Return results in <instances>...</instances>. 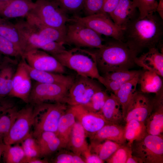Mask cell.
<instances>
[{"label":"cell","instance_id":"6da1fadb","mask_svg":"<svg viewBox=\"0 0 163 163\" xmlns=\"http://www.w3.org/2000/svg\"><path fill=\"white\" fill-rule=\"evenodd\" d=\"M124 41L139 53L155 47L163 36V21L155 13L141 18L139 16L123 30Z\"/></svg>","mask_w":163,"mask_h":163},{"label":"cell","instance_id":"7a4b0ae2","mask_svg":"<svg viewBox=\"0 0 163 163\" xmlns=\"http://www.w3.org/2000/svg\"><path fill=\"white\" fill-rule=\"evenodd\" d=\"M94 52L98 71L103 74L129 70L135 65V59L139 53L125 42L113 39Z\"/></svg>","mask_w":163,"mask_h":163},{"label":"cell","instance_id":"3957f363","mask_svg":"<svg viewBox=\"0 0 163 163\" xmlns=\"http://www.w3.org/2000/svg\"><path fill=\"white\" fill-rule=\"evenodd\" d=\"M26 19L27 21L19 30L25 51L42 50L45 46L54 41L66 44V31L46 26L30 14Z\"/></svg>","mask_w":163,"mask_h":163},{"label":"cell","instance_id":"277c9868","mask_svg":"<svg viewBox=\"0 0 163 163\" xmlns=\"http://www.w3.org/2000/svg\"><path fill=\"white\" fill-rule=\"evenodd\" d=\"M52 56L64 67L75 71L78 75L98 80L101 76L94 52L75 47Z\"/></svg>","mask_w":163,"mask_h":163},{"label":"cell","instance_id":"5b68a950","mask_svg":"<svg viewBox=\"0 0 163 163\" xmlns=\"http://www.w3.org/2000/svg\"><path fill=\"white\" fill-rule=\"evenodd\" d=\"M34 106L33 136L36 138L45 132L56 134L60 119L67 109L66 104L44 103Z\"/></svg>","mask_w":163,"mask_h":163},{"label":"cell","instance_id":"8992f818","mask_svg":"<svg viewBox=\"0 0 163 163\" xmlns=\"http://www.w3.org/2000/svg\"><path fill=\"white\" fill-rule=\"evenodd\" d=\"M36 6L29 14L44 25L66 31L72 18L53 0H36Z\"/></svg>","mask_w":163,"mask_h":163},{"label":"cell","instance_id":"52a82bcc","mask_svg":"<svg viewBox=\"0 0 163 163\" xmlns=\"http://www.w3.org/2000/svg\"><path fill=\"white\" fill-rule=\"evenodd\" d=\"M66 26V44L96 49L103 46L104 40L101 35L80 22L72 20Z\"/></svg>","mask_w":163,"mask_h":163},{"label":"cell","instance_id":"ba28073f","mask_svg":"<svg viewBox=\"0 0 163 163\" xmlns=\"http://www.w3.org/2000/svg\"><path fill=\"white\" fill-rule=\"evenodd\" d=\"M132 154L140 159L143 163H163L162 135L147 134L131 145Z\"/></svg>","mask_w":163,"mask_h":163},{"label":"cell","instance_id":"9c48e42d","mask_svg":"<svg viewBox=\"0 0 163 163\" xmlns=\"http://www.w3.org/2000/svg\"><path fill=\"white\" fill-rule=\"evenodd\" d=\"M72 20L84 24L101 35L124 41L123 30L117 26L108 14L100 12L84 17L74 16Z\"/></svg>","mask_w":163,"mask_h":163},{"label":"cell","instance_id":"30bf717a","mask_svg":"<svg viewBox=\"0 0 163 163\" xmlns=\"http://www.w3.org/2000/svg\"><path fill=\"white\" fill-rule=\"evenodd\" d=\"M70 88L61 84L36 82L32 87L29 103L33 106L48 101L66 104Z\"/></svg>","mask_w":163,"mask_h":163},{"label":"cell","instance_id":"8fae6325","mask_svg":"<svg viewBox=\"0 0 163 163\" xmlns=\"http://www.w3.org/2000/svg\"><path fill=\"white\" fill-rule=\"evenodd\" d=\"M34 106L31 104L18 110L17 117L3 140L6 145L21 143L31 133L34 122Z\"/></svg>","mask_w":163,"mask_h":163},{"label":"cell","instance_id":"7c38bea8","mask_svg":"<svg viewBox=\"0 0 163 163\" xmlns=\"http://www.w3.org/2000/svg\"><path fill=\"white\" fill-rule=\"evenodd\" d=\"M102 88L95 79L78 75L69 90L66 103L69 106L85 105L94 94Z\"/></svg>","mask_w":163,"mask_h":163},{"label":"cell","instance_id":"4fadbf2b","mask_svg":"<svg viewBox=\"0 0 163 163\" xmlns=\"http://www.w3.org/2000/svg\"><path fill=\"white\" fill-rule=\"evenodd\" d=\"M22 57L29 66L36 70L62 74L66 72L65 68L54 56L43 50H29Z\"/></svg>","mask_w":163,"mask_h":163},{"label":"cell","instance_id":"5bb4252c","mask_svg":"<svg viewBox=\"0 0 163 163\" xmlns=\"http://www.w3.org/2000/svg\"><path fill=\"white\" fill-rule=\"evenodd\" d=\"M70 108L76 120L90 137L105 125L111 123L106 120L100 113L89 111L82 105L70 106Z\"/></svg>","mask_w":163,"mask_h":163},{"label":"cell","instance_id":"9a60e30c","mask_svg":"<svg viewBox=\"0 0 163 163\" xmlns=\"http://www.w3.org/2000/svg\"><path fill=\"white\" fill-rule=\"evenodd\" d=\"M153 99L145 93L136 91L127 107L124 120H136L145 123L151 112Z\"/></svg>","mask_w":163,"mask_h":163},{"label":"cell","instance_id":"2e32d148","mask_svg":"<svg viewBox=\"0 0 163 163\" xmlns=\"http://www.w3.org/2000/svg\"><path fill=\"white\" fill-rule=\"evenodd\" d=\"M21 58L14 76L11 90L8 96L19 98L28 104L32 88V79Z\"/></svg>","mask_w":163,"mask_h":163},{"label":"cell","instance_id":"e0dca14e","mask_svg":"<svg viewBox=\"0 0 163 163\" xmlns=\"http://www.w3.org/2000/svg\"><path fill=\"white\" fill-rule=\"evenodd\" d=\"M148 134L161 135L163 132V91L155 94L152 108L145 122Z\"/></svg>","mask_w":163,"mask_h":163},{"label":"cell","instance_id":"ac0fdd59","mask_svg":"<svg viewBox=\"0 0 163 163\" xmlns=\"http://www.w3.org/2000/svg\"><path fill=\"white\" fill-rule=\"evenodd\" d=\"M141 71L129 70L109 72L103 74L99 82L115 94L123 84L139 76Z\"/></svg>","mask_w":163,"mask_h":163},{"label":"cell","instance_id":"d6986e66","mask_svg":"<svg viewBox=\"0 0 163 163\" xmlns=\"http://www.w3.org/2000/svg\"><path fill=\"white\" fill-rule=\"evenodd\" d=\"M24 64L32 79L42 83L59 84L71 87L75 77L71 75L36 70L29 66L22 57Z\"/></svg>","mask_w":163,"mask_h":163},{"label":"cell","instance_id":"ffe728a7","mask_svg":"<svg viewBox=\"0 0 163 163\" xmlns=\"http://www.w3.org/2000/svg\"><path fill=\"white\" fill-rule=\"evenodd\" d=\"M135 63L145 70L154 72L163 77V53L156 47L148 49L147 52L136 57Z\"/></svg>","mask_w":163,"mask_h":163},{"label":"cell","instance_id":"44dd1931","mask_svg":"<svg viewBox=\"0 0 163 163\" xmlns=\"http://www.w3.org/2000/svg\"><path fill=\"white\" fill-rule=\"evenodd\" d=\"M132 1L120 0L116 8L109 15L113 22L124 30L132 20L139 16Z\"/></svg>","mask_w":163,"mask_h":163},{"label":"cell","instance_id":"7402d4cb","mask_svg":"<svg viewBox=\"0 0 163 163\" xmlns=\"http://www.w3.org/2000/svg\"><path fill=\"white\" fill-rule=\"evenodd\" d=\"M18 64L16 60L7 56L0 62V97H6L10 93Z\"/></svg>","mask_w":163,"mask_h":163},{"label":"cell","instance_id":"603a6c76","mask_svg":"<svg viewBox=\"0 0 163 163\" xmlns=\"http://www.w3.org/2000/svg\"><path fill=\"white\" fill-rule=\"evenodd\" d=\"M91 138V142H95L108 140L123 145L127 142L125 136V127L113 123L105 125Z\"/></svg>","mask_w":163,"mask_h":163},{"label":"cell","instance_id":"cb8c5ba5","mask_svg":"<svg viewBox=\"0 0 163 163\" xmlns=\"http://www.w3.org/2000/svg\"><path fill=\"white\" fill-rule=\"evenodd\" d=\"M36 6L31 0H12L0 12V17L8 19L27 17Z\"/></svg>","mask_w":163,"mask_h":163},{"label":"cell","instance_id":"d4e9b609","mask_svg":"<svg viewBox=\"0 0 163 163\" xmlns=\"http://www.w3.org/2000/svg\"><path fill=\"white\" fill-rule=\"evenodd\" d=\"M36 139L40 148L41 157L50 156L66 147L61 139L53 132H43Z\"/></svg>","mask_w":163,"mask_h":163},{"label":"cell","instance_id":"484cf974","mask_svg":"<svg viewBox=\"0 0 163 163\" xmlns=\"http://www.w3.org/2000/svg\"><path fill=\"white\" fill-rule=\"evenodd\" d=\"M161 77L150 71H141L139 76L138 84L141 92L145 93L157 94L163 90V81Z\"/></svg>","mask_w":163,"mask_h":163},{"label":"cell","instance_id":"4316f807","mask_svg":"<svg viewBox=\"0 0 163 163\" xmlns=\"http://www.w3.org/2000/svg\"><path fill=\"white\" fill-rule=\"evenodd\" d=\"M86 135L83 127L79 122L76 121L66 147H69L74 153L81 156L84 152L89 148L86 139Z\"/></svg>","mask_w":163,"mask_h":163},{"label":"cell","instance_id":"83f0119b","mask_svg":"<svg viewBox=\"0 0 163 163\" xmlns=\"http://www.w3.org/2000/svg\"><path fill=\"white\" fill-rule=\"evenodd\" d=\"M109 122L119 124L124 120L121 106L115 95L111 92L100 112Z\"/></svg>","mask_w":163,"mask_h":163},{"label":"cell","instance_id":"f1b7e54d","mask_svg":"<svg viewBox=\"0 0 163 163\" xmlns=\"http://www.w3.org/2000/svg\"><path fill=\"white\" fill-rule=\"evenodd\" d=\"M139 76L123 84L114 94L121 106L124 120L128 105L136 91Z\"/></svg>","mask_w":163,"mask_h":163},{"label":"cell","instance_id":"f546056e","mask_svg":"<svg viewBox=\"0 0 163 163\" xmlns=\"http://www.w3.org/2000/svg\"><path fill=\"white\" fill-rule=\"evenodd\" d=\"M76 121L75 117L70 107L61 116L58 124L56 134L66 147L73 127Z\"/></svg>","mask_w":163,"mask_h":163},{"label":"cell","instance_id":"4dcf8cb0","mask_svg":"<svg viewBox=\"0 0 163 163\" xmlns=\"http://www.w3.org/2000/svg\"><path fill=\"white\" fill-rule=\"evenodd\" d=\"M147 134L144 122L132 120L126 123L125 136L129 146L131 147L134 142L142 139Z\"/></svg>","mask_w":163,"mask_h":163},{"label":"cell","instance_id":"1f68e13d","mask_svg":"<svg viewBox=\"0 0 163 163\" xmlns=\"http://www.w3.org/2000/svg\"><path fill=\"white\" fill-rule=\"evenodd\" d=\"M0 35L14 44L23 55V47L22 41L15 24L8 19L0 17Z\"/></svg>","mask_w":163,"mask_h":163},{"label":"cell","instance_id":"d6a6232c","mask_svg":"<svg viewBox=\"0 0 163 163\" xmlns=\"http://www.w3.org/2000/svg\"><path fill=\"white\" fill-rule=\"evenodd\" d=\"M122 145L110 140L99 142H91L89 145L92 152L97 155L104 161H106Z\"/></svg>","mask_w":163,"mask_h":163},{"label":"cell","instance_id":"836d02e7","mask_svg":"<svg viewBox=\"0 0 163 163\" xmlns=\"http://www.w3.org/2000/svg\"><path fill=\"white\" fill-rule=\"evenodd\" d=\"M2 155L5 163H25L26 157L21 145L5 144Z\"/></svg>","mask_w":163,"mask_h":163},{"label":"cell","instance_id":"e575fe53","mask_svg":"<svg viewBox=\"0 0 163 163\" xmlns=\"http://www.w3.org/2000/svg\"><path fill=\"white\" fill-rule=\"evenodd\" d=\"M19 110L16 106L0 116V142H3L17 115Z\"/></svg>","mask_w":163,"mask_h":163},{"label":"cell","instance_id":"d590c367","mask_svg":"<svg viewBox=\"0 0 163 163\" xmlns=\"http://www.w3.org/2000/svg\"><path fill=\"white\" fill-rule=\"evenodd\" d=\"M21 143L26 157L25 163L29 159L40 158V151L39 145L36 139L33 136L32 133Z\"/></svg>","mask_w":163,"mask_h":163},{"label":"cell","instance_id":"8d00e7d4","mask_svg":"<svg viewBox=\"0 0 163 163\" xmlns=\"http://www.w3.org/2000/svg\"><path fill=\"white\" fill-rule=\"evenodd\" d=\"M108 95L107 92L102 88L94 94L87 104L83 106L89 111L100 112Z\"/></svg>","mask_w":163,"mask_h":163},{"label":"cell","instance_id":"74e56055","mask_svg":"<svg viewBox=\"0 0 163 163\" xmlns=\"http://www.w3.org/2000/svg\"><path fill=\"white\" fill-rule=\"evenodd\" d=\"M134 6L138 9L141 18L156 12L158 2L157 0H133Z\"/></svg>","mask_w":163,"mask_h":163},{"label":"cell","instance_id":"f35d334b","mask_svg":"<svg viewBox=\"0 0 163 163\" xmlns=\"http://www.w3.org/2000/svg\"><path fill=\"white\" fill-rule=\"evenodd\" d=\"M68 14H77L83 9L85 0H53Z\"/></svg>","mask_w":163,"mask_h":163},{"label":"cell","instance_id":"ab89813d","mask_svg":"<svg viewBox=\"0 0 163 163\" xmlns=\"http://www.w3.org/2000/svg\"><path fill=\"white\" fill-rule=\"evenodd\" d=\"M132 154L131 147L126 144L122 145L106 161L108 163H126Z\"/></svg>","mask_w":163,"mask_h":163},{"label":"cell","instance_id":"60d3db41","mask_svg":"<svg viewBox=\"0 0 163 163\" xmlns=\"http://www.w3.org/2000/svg\"><path fill=\"white\" fill-rule=\"evenodd\" d=\"M0 54L9 57H22L19 50L12 43L0 35Z\"/></svg>","mask_w":163,"mask_h":163},{"label":"cell","instance_id":"b9f144b4","mask_svg":"<svg viewBox=\"0 0 163 163\" xmlns=\"http://www.w3.org/2000/svg\"><path fill=\"white\" fill-rule=\"evenodd\" d=\"M55 163H85L81 156L74 153L61 151L56 155L52 161Z\"/></svg>","mask_w":163,"mask_h":163},{"label":"cell","instance_id":"7bdbcfd3","mask_svg":"<svg viewBox=\"0 0 163 163\" xmlns=\"http://www.w3.org/2000/svg\"><path fill=\"white\" fill-rule=\"evenodd\" d=\"M104 0H85L83 11L85 16L101 12Z\"/></svg>","mask_w":163,"mask_h":163},{"label":"cell","instance_id":"ee69618b","mask_svg":"<svg viewBox=\"0 0 163 163\" xmlns=\"http://www.w3.org/2000/svg\"><path fill=\"white\" fill-rule=\"evenodd\" d=\"M84 157L85 162L86 163H103L104 161L101 159L97 155L92 153L90 147L88 150L84 152L82 155Z\"/></svg>","mask_w":163,"mask_h":163},{"label":"cell","instance_id":"f6af8a7d","mask_svg":"<svg viewBox=\"0 0 163 163\" xmlns=\"http://www.w3.org/2000/svg\"><path fill=\"white\" fill-rule=\"evenodd\" d=\"M14 102L6 97H0V116L15 106Z\"/></svg>","mask_w":163,"mask_h":163},{"label":"cell","instance_id":"bcb514c9","mask_svg":"<svg viewBox=\"0 0 163 163\" xmlns=\"http://www.w3.org/2000/svg\"><path fill=\"white\" fill-rule=\"evenodd\" d=\"M120 0H104L101 12L109 15L115 9Z\"/></svg>","mask_w":163,"mask_h":163},{"label":"cell","instance_id":"7dc6e473","mask_svg":"<svg viewBox=\"0 0 163 163\" xmlns=\"http://www.w3.org/2000/svg\"><path fill=\"white\" fill-rule=\"evenodd\" d=\"M156 12L158 14V15L162 19H163V0H160L158 3Z\"/></svg>","mask_w":163,"mask_h":163},{"label":"cell","instance_id":"c3c4849f","mask_svg":"<svg viewBox=\"0 0 163 163\" xmlns=\"http://www.w3.org/2000/svg\"><path fill=\"white\" fill-rule=\"evenodd\" d=\"M48 161L46 160L42 159L40 158H34L27 160L26 163H46Z\"/></svg>","mask_w":163,"mask_h":163},{"label":"cell","instance_id":"681fc988","mask_svg":"<svg viewBox=\"0 0 163 163\" xmlns=\"http://www.w3.org/2000/svg\"><path fill=\"white\" fill-rule=\"evenodd\" d=\"M126 163H143L139 158L134 156L132 154L127 159Z\"/></svg>","mask_w":163,"mask_h":163},{"label":"cell","instance_id":"f907efd6","mask_svg":"<svg viewBox=\"0 0 163 163\" xmlns=\"http://www.w3.org/2000/svg\"><path fill=\"white\" fill-rule=\"evenodd\" d=\"M5 146V144L3 142H0V161L1 157L2 155Z\"/></svg>","mask_w":163,"mask_h":163},{"label":"cell","instance_id":"816d5d0a","mask_svg":"<svg viewBox=\"0 0 163 163\" xmlns=\"http://www.w3.org/2000/svg\"><path fill=\"white\" fill-rule=\"evenodd\" d=\"M9 2L0 1V12Z\"/></svg>","mask_w":163,"mask_h":163},{"label":"cell","instance_id":"f5cc1de1","mask_svg":"<svg viewBox=\"0 0 163 163\" xmlns=\"http://www.w3.org/2000/svg\"><path fill=\"white\" fill-rule=\"evenodd\" d=\"M11 0H0V1H5V2H10Z\"/></svg>","mask_w":163,"mask_h":163},{"label":"cell","instance_id":"db71d44e","mask_svg":"<svg viewBox=\"0 0 163 163\" xmlns=\"http://www.w3.org/2000/svg\"><path fill=\"white\" fill-rule=\"evenodd\" d=\"M31 0L32 1L33 0Z\"/></svg>","mask_w":163,"mask_h":163}]
</instances>
